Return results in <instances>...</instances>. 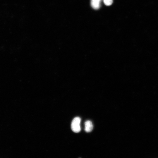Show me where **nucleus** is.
I'll return each mask as SVG.
<instances>
[{
  "instance_id": "obj_1",
  "label": "nucleus",
  "mask_w": 158,
  "mask_h": 158,
  "mask_svg": "<svg viewBox=\"0 0 158 158\" xmlns=\"http://www.w3.org/2000/svg\"><path fill=\"white\" fill-rule=\"evenodd\" d=\"M80 121L81 118L78 117H76L73 119L71 124V128L73 131L78 133L80 131Z\"/></svg>"
},
{
  "instance_id": "obj_2",
  "label": "nucleus",
  "mask_w": 158,
  "mask_h": 158,
  "mask_svg": "<svg viewBox=\"0 0 158 158\" xmlns=\"http://www.w3.org/2000/svg\"><path fill=\"white\" fill-rule=\"evenodd\" d=\"M85 130L87 132H90L93 129V125L92 122L90 121H86L85 123Z\"/></svg>"
},
{
  "instance_id": "obj_3",
  "label": "nucleus",
  "mask_w": 158,
  "mask_h": 158,
  "mask_svg": "<svg viewBox=\"0 0 158 158\" xmlns=\"http://www.w3.org/2000/svg\"><path fill=\"white\" fill-rule=\"evenodd\" d=\"M101 0H91V5L92 7L95 9H99L100 6V2Z\"/></svg>"
},
{
  "instance_id": "obj_4",
  "label": "nucleus",
  "mask_w": 158,
  "mask_h": 158,
  "mask_svg": "<svg viewBox=\"0 0 158 158\" xmlns=\"http://www.w3.org/2000/svg\"><path fill=\"white\" fill-rule=\"evenodd\" d=\"M104 4L107 6H109L113 3V0H104Z\"/></svg>"
}]
</instances>
